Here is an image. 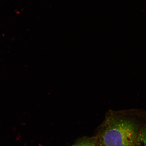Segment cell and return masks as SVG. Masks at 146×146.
<instances>
[{
  "label": "cell",
  "mask_w": 146,
  "mask_h": 146,
  "mask_svg": "<svg viewBox=\"0 0 146 146\" xmlns=\"http://www.w3.org/2000/svg\"><path fill=\"white\" fill-rule=\"evenodd\" d=\"M146 111L110 110L94 141L96 146H138L142 143Z\"/></svg>",
  "instance_id": "1"
},
{
  "label": "cell",
  "mask_w": 146,
  "mask_h": 146,
  "mask_svg": "<svg viewBox=\"0 0 146 146\" xmlns=\"http://www.w3.org/2000/svg\"><path fill=\"white\" fill-rule=\"evenodd\" d=\"M72 146H96L94 141L86 140L80 141Z\"/></svg>",
  "instance_id": "2"
},
{
  "label": "cell",
  "mask_w": 146,
  "mask_h": 146,
  "mask_svg": "<svg viewBox=\"0 0 146 146\" xmlns=\"http://www.w3.org/2000/svg\"><path fill=\"white\" fill-rule=\"evenodd\" d=\"M142 143H143V146H146V125L142 132Z\"/></svg>",
  "instance_id": "3"
}]
</instances>
